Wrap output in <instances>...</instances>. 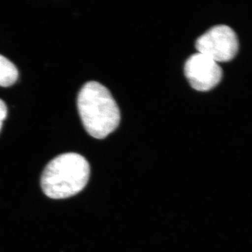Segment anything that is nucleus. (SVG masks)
I'll use <instances>...</instances> for the list:
<instances>
[{"mask_svg": "<svg viewBox=\"0 0 252 252\" xmlns=\"http://www.w3.org/2000/svg\"><path fill=\"white\" fill-rule=\"evenodd\" d=\"M18 77L17 68L9 60L0 55V86L13 85Z\"/></svg>", "mask_w": 252, "mask_h": 252, "instance_id": "nucleus-5", "label": "nucleus"}, {"mask_svg": "<svg viewBox=\"0 0 252 252\" xmlns=\"http://www.w3.org/2000/svg\"><path fill=\"white\" fill-rule=\"evenodd\" d=\"M90 172L89 162L80 154H61L46 165L41 175V188L49 198H69L84 189Z\"/></svg>", "mask_w": 252, "mask_h": 252, "instance_id": "nucleus-2", "label": "nucleus"}, {"mask_svg": "<svg viewBox=\"0 0 252 252\" xmlns=\"http://www.w3.org/2000/svg\"><path fill=\"white\" fill-rule=\"evenodd\" d=\"M7 116V107L2 99H0V131L2 127L3 122Z\"/></svg>", "mask_w": 252, "mask_h": 252, "instance_id": "nucleus-6", "label": "nucleus"}, {"mask_svg": "<svg viewBox=\"0 0 252 252\" xmlns=\"http://www.w3.org/2000/svg\"><path fill=\"white\" fill-rule=\"evenodd\" d=\"M185 72L190 85L198 91L211 90L218 85L223 74L218 63L200 53L192 55L187 60Z\"/></svg>", "mask_w": 252, "mask_h": 252, "instance_id": "nucleus-4", "label": "nucleus"}, {"mask_svg": "<svg viewBox=\"0 0 252 252\" xmlns=\"http://www.w3.org/2000/svg\"><path fill=\"white\" fill-rule=\"evenodd\" d=\"M238 36L228 26L220 25L210 28L195 42L198 53L205 55L215 62H228L235 57L238 51Z\"/></svg>", "mask_w": 252, "mask_h": 252, "instance_id": "nucleus-3", "label": "nucleus"}, {"mask_svg": "<svg viewBox=\"0 0 252 252\" xmlns=\"http://www.w3.org/2000/svg\"><path fill=\"white\" fill-rule=\"evenodd\" d=\"M77 107L86 130L94 138H105L119 125L117 102L108 89L98 82L84 84L78 95Z\"/></svg>", "mask_w": 252, "mask_h": 252, "instance_id": "nucleus-1", "label": "nucleus"}]
</instances>
